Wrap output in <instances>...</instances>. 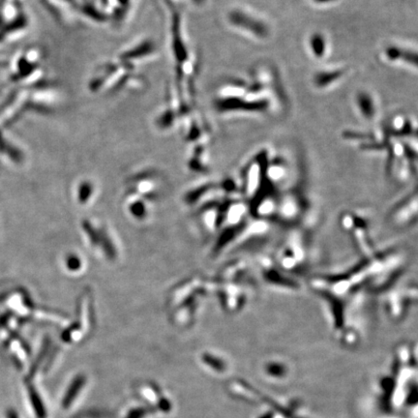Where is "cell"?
Masks as SVG:
<instances>
[{"mask_svg": "<svg viewBox=\"0 0 418 418\" xmlns=\"http://www.w3.org/2000/svg\"><path fill=\"white\" fill-rule=\"evenodd\" d=\"M84 383H85V379L82 377H79L77 379L73 381L63 401V404L65 407H68L72 404V401L76 398V394L80 392V390L82 389Z\"/></svg>", "mask_w": 418, "mask_h": 418, "instance_id": "7a4b0ae2", "label": "cell"}, {"mask_svg": "<svg viewBox=\"0 0 418 418\" xmlns=\"http://www.w3.org/2000/svg\"><path fill=\"white\" fill-rule=\"evenodd\" d=\"M388 57L392 58H400L409 61V63L418 66V54L412 53L405 49H400V48H390L388 49Z\"/></svg>", "mask_w": 418, "mask_h": 418, "instance_id": "6da1fadb", "label": "cell"}, {"mask_svg": "<svg viewBox=\"0 0 418 418\" xmlns=\"http://www.w3.org/2000/svg\"><path fill=\"white\" fill-rule=\"evenodd\" d=\"M317 1H328V0H317Z\"/></svg>", "mask_w": 418, "mask_h": 418, "instance_id": "3957f363", "label": "cell"}]
</instances>
